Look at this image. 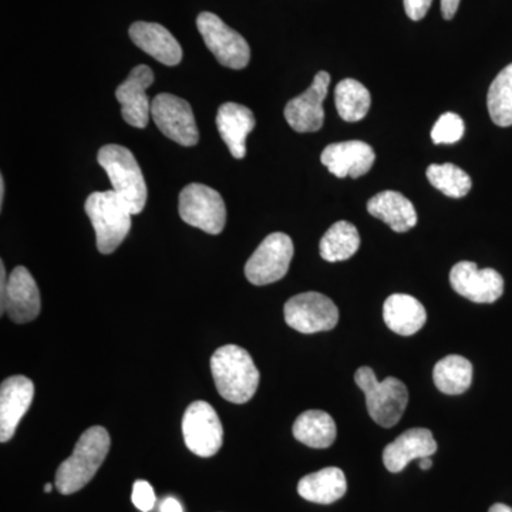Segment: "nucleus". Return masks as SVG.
I'll return each instance as SVG.
<instances>
[{"label": "nucleus", "mask_w": 512, "mask_h": 512, "mask_svg": "<svg viewBox=\"0 0 512 512\" xmlns=\"http://www.w3.org/2000/svg\"><path fill=\"white\" fill-rule=\"evenodd\" d=\"M464 121L456 113H444L431 130V140L434 144H456L464 136Z\"/></svg>", "instance_id": "c756f323"}, {"label": "nucleus", "mask_w": 512, "mask_h": 512, "mask_svg": "<svg viewBox=\"0 0 512 512\" xmlns=\"http://www.w3.org/2000/svg\"><path fill=\"white\" fill-rule=\"evenodd\" d=\"M84 210L96 232L97 249L110 255L123 244L131 229V211L113 190L90 194Z\"/></svg>", "instance_id": "7ed1b4c3"}, {"label": "nucleus", "mask_w": 512, "mask_h": 512, "mask_svg": "<svg viewBox=\"0 0 512 512\" xmlns=\"http://www.w3.org/2000/svg\"><path fill=\"white\" fill-rule=\"evenodd\" d=\"M178 211L188 225L211 235L221 234L227 222V208L220 192L204 184H190L181 191Z\"/></svg>", "instance_id": "423d86ee"}, {"label": "nucleus", "mask_w": 512, "mask_h": 512, "mask_svg": "<svg viewBox=\"0 0 512 512\" xmlns=\"http://www.w3.org/2000/svg\"><path fill=\"white\" fill-rule=\"evenodd\" d=\"M431 466H433V461H431L430 457L420 458V468L421 470H430Z\"/></svg>", "instance_id": "e433bc0d"}, {"label": "nucleus", "mask_w": 512, "mask_h": 512, "mask_svg": "<svg viewBox=\"0 0 512 512\" xmlns=\"http://www.w3.org/2000/svg\"><path fill=\"white\" fill-rule=\"evenodd\" d=\"M355 382L366 396L369 416L384 429L396 426L409 404V390L402 380L387 377L379 382L372 367L363 366L355 373Z\"/></svg>", "instance_id": "39448f33"}, {"label": "nucleus", "mask_w": 512, "mask_h": 512, "mask_svg": "<svg viewBox=\"0 0 512 512\" xmlns=\"http://www.w3.org/2000/svg\"><path fill=\"white\" fill-rule=\"evenodd\" d=\"M154 83V73L146 64L134 67L126 82L116 90L121 104V114L127 124L136 128H146L151 116V103L147 89Z\"/></svg>", "instance_id": "4468645a"}, {"label": "nucleus", "mask_w": 512, "mask_h": 512, "mask_svg": "<svg viewBox=\"0 0 512 512\" xmlns=\"http://www.w3.org/2000/svg\"><path fill=\"white\" fill-rule=\"evenodd\" d=\"M5 201V178L0 177V208L3 207Z\"/></svg>", "instance_id": "4c0bfd02"}, {"label": "nucleus", "mask_w": 512, "mask_h": 512, "mask_svg": "<svg viewBox=\"0 0 512 512\" xmlns=\"http://www.w3.org/2000/svg\"><path fill=\"white\" fill-rule=\"evenodd\" d=\"M35 397V384L26 376H10L0 387V441L13 439Z\"/></svg>", "instance_id": "2eb2a0df"}, {"label": "nucleus", "mask_w": 512, "mask_h": 512, "mask_svg": "<svg viewBox=\"0 0 512 512\" xmlns=\"http://www.w3.org/2000/svg\"><path fill=\"white\" fill-rule=\"evenodd\" d=\"M426 174L430 184L447 197H466L473 187L470 175L454 164H431Z\"/></svg>", "instance_id": "c85d7f7f"}, {"label": "nucleus", "mask_w": 512, "mask_h": 512, "mask_svg": "<svg viewBox=\"0 0 512 512\" xmlns=\"http://www.w3.org/2000/svg\"><path fill=\"white\" fill-rule=\"evenodd\" d=\"M330 74L319 72L301 96L295 97L286 104L285 119L296 133H315L325 121L323 101L328 96Z\"/></svg>", "instance_id": "ddd939ff"}, {"label": "nucleus", "mask_w": 512, "mask_h": 512, "mask_svg": "<svg viewBox=\"0 0 512 512\" xmlns=\"http://www.w3.org/2000/svg\"><path fill=\"white\" fill-rule=\"evenodd\" d=\"M42 311V301L35 278L25 268L16 266L9 275L8 292H6L5 306L0 313H8L9 318L18 325L32 322Z\"/></svg>", "instance_id": "dca6fc26"}, {"label": "nucleus", "mask_w": 512, "mask_h": 512, "mask_svg": "<svg viewBox=\"0 0 512 512\" xmlns=\"http://www.w3.org/2000/svg\"><path fill=\"white\" fill-rule=\"evenodd\" d=\"M256 126L254 113L238 103L222 104L217 114V127L229 153L237 160L247 156V137Z\"/></svg>", "instance_id": "aec40b11"}, {"label": "nucleus", "mask_w": 512, "mask_h": 512, "mask_svg": "<svg viewBox=\"0 0 512 512\" xmlns=\"http://www.w3.org/2000/svg\"><path fill=\"white\" fill-rule=\"evenodd\" d=\"M348 491L345 473L338 467H326L301 478L298 493L315 504H333Z\"/></svg>", "instance_id": "5701e85b"}, {"label": "nucleus", "mask_w": 512, "mask_h": 512, "mask_svg": "<svg viewBox=\"0 0 512 512\" xmlns=\"http://www.w3.org/2000/svg\"><path fill=\"white\" fill-rule=\"evenodd\" d=\"M433 380L441 393L458 396L466 393L473 383V365L460 355L444 357L434 366Z\"/></svg>", "instance_id": "393cba45"}, {"label": "nucleus", "mask_w": 512, "mask_h": 512, "mask_svg": "<svg viewBox=\"0 0 512 512\" xmlns=\"http://www.w3.org/2000/svg\"><path fill=\"white\" fill-rule=\"evenodd\" d=\"M131 501L136 505L137 510L141 512H150L156 505V493L150 483L144 480H138L133 485V494Z\"/></svg>", "instance_id": "7c9ffc66"}, {"label": "nucleus", "mask_w": 512, "mask_h": 512, "mask_svg": "<svg viewBox=\"0 0 512 512\" xmlns=\"http://www.w3.org/2000/svg\"><path fill=\"white\" fill-rule=\"evenodd\" d=\"M383 319L397 335L412 336L426 325L427 312L414 296L394 293L384 302Z\"/></svg>", "instance_id": "4be33fe9"}, {"label": "nucleus", "mask_w": 512, "mask_h": 512, "mask_svg": "<svg viewBox=\"0 0 512 512\" xmlns=\"http://www.w3.org/2000/svg\"><path fill=\"white\" fill-rule=\"evenodd\" d=\"M491 120L500 127L512 126V63L491 83L487 96Z\"/></svg>", "instance_id": "cd10ccee"}, {"label": "nucleus", "mask_w": 512, "mask_h": 512, "mask_svg": "<svg viewBox=\"0 0 512 512\" xmlns=\"http://www.w3.org/2000/svg\"><path fill=\"white\" fill-rule=\"evenodd\" d=\"M110 434L96 426L84 431L77 441L72 456L57 468L56 488L60 494L70 495L86 487L96 476L110 451Z\"/></svg>", "instance_id": "f03ea898"}, {"label": "nucleus", "mask_w": 512, "mask_h": 512, "mask_svg": "<svg viewBox=\"0 0 512 512\" xmlns=\"http://www.w3.org/2000/svg\"><path fill=\"white\" fill-rule=\"evenodd\" d=\"M461 0H441V13L443 18L451 20L456 16L458 6H460Z\"/></svg>", "instance_id": "473e14b6"}, {"label": "nucleus", "mask_w": 512, "mask_h": 512, "mask_svg": "<svg viewBox=\"0 0 512 512\" xmlns=\"http://www.w3.org/2000/svg\"><path fill=\"white\" fill-rule=\"evenodd\" d=\"M151 117L165 137L184 147H192L200 140L194 113L188 101L174 94H158L151 101Z\"/></svg>", "instance_id": "9b49d317"}, {"label": "nucleus", "mask_w": 512, "mask_h": 512, "mask_svg": "<svg viewBox=\"0 0 512 512\" xmlns=\"http://www.w3.org/2000/svg\"><path fill=\"white\" fill-rule=\"evenodd\" d=\"M52 491V484H46L45 485V493H50Z\"/></svg>", "instance_id": "58836bf2"}, {"label": "nucleus", "mask_w": 512, "mask_h": 512, "mask_svg": "<svg viewBox=\"0 0 512 512\" xmlns=\"http://www.w3.org/2000/svg\"><path fill=\"white\" fill-rule=\"evenodd\" d=\"M375 160L373 148L359 140L330 144L320 157L322 164L338 178L362 177L372 170Z\"/></svg>", "instance_id": "f3484780"}, {"label": "nucleus", "mask_w": 512, "mask_h": 512, "mask_svg": "<svg viewBox=\"0 0 512 512\" xmlns=\"http://www.w3.org/2000/svg\"><path fill=\"white\" fill-rule=\"evenodd\" d=\"M128 35L134 45L165 66H177L183 59L180 43L171 35L170 30L158 23L136 22L131 25Z\"/></svg>", "instance_id": "6ab92c4d"}, {"label": "nucleus", "mask_w": 512, "mask_h": 512, "mask_svg": "<svg viewBox=\"0 0 512 512\" xmlns=\"http://www.w3.org/2000/svg\"><path fill=\"white\" fill-rule=\"evenodd\" d=\"M293 437L305 446L328 448L338 437L335 420L322 410H308L293 424Z\"/></svg>", "instance_id": "b1692460"}, {"label": "nucleus", "mask_w": 512, "mask_h": 512, "mask_svg": "<svg viewBox=\"0 0 512 512\" xmlns=\"http://www.w3.org/2000/svg\"><path fill=\"white\" fill-rule=\"evenodd\" d=\"M406 15L414 22L424 19L431 8L433 0H403Z\"/></svg>", "instance_id": "2f4dec72"}, {"label": "nucleus", "mask_w": 512, "mask_h": 512, "mask_svg": "<svg viewBox=\"0 0 512 512\" xmlns=\"http://www.w3.org/2000/svg\"><path fill=\"white\" fill-rule=\"evenodd\" d=\"M437 451V441L427 429L404 431L393 443L384 448L383 463L390 473H400L417 458L431 457Z\"/></svg>", "instance_id": "a211bd4d"}, {"label": "nucleus", "mask_w": 512, "mask_h": 512, "mask_svg": "<svg viewBox=\"0 0 512 512\" xmlns=\"http://www.w3.org/2000/svg\"><path fill=\"white\" fill-rule=\"evenodd\" d=\"M360 242L355 225L348 221L336 222L320 239V256L328 262L348 261L359 251Z\"/></svg>", "instance_id": "a878e982"}, {"label": "nucleus", "mask_w": 512, "mask_h": 512, "mask_svg": "<svg viewBox=\"0 0 512 512\" xmlns=\"http://www.w3.org/2000/svg\"><path fill=\"white\" fill-rule=\"evenodd\" d=\"M197 28L205 45L222 66L234 70L245 69L248 66L251 60V49L247 40L239 35L237 30L225 25L217 15L202 12L197 18Z\"/></svg>", "instance_id": "6e6552de"}, {"label": "nucleus", "mask_w": 512, "mask_h": 512, "mask_svg": "<svg viewBox=\"0 0 512 512\" xmlns=\"http://www.w3.org/2000/svg\"><path fill=\"white\" fill-rule=\"evenodd\" d=\"M488 512H512V508L508 507V505L497 503L494 504Z\"/></svg>", "instance_id": "c9c22d12"}, {"label": "nucleus", "mask_w": 512, "mask_h": 512, "mask_svg": "<svg viewBox=\"0 0 512 512\" xmlns=\"http://www.w3.org/2000/svg\"><path fill=\"white\" fill-rule=\"evenodd\" d=\"M372 217L389 225L394 232H407L416 227L417 212L409 198L397 191H383L367 202Z\"/></svg>", "instance_id": "412c9836"}, {"label": "nucleus", "mask_w": 512, "mask_h": 512, "mask_svg": "<svg viewBox=\"0 0 512 512\" xmlns=\"http://www.w3.org/2000/svg\"><path fill=\"white\" fill-rule=\"evenodd\" d=\"M160 512H183V507L175 498L168 497L161 504Z\"/></svg>", "instance_id": "f704fd0d"}, {"label": "nucleus", "mask_w": 512, "mask_h": 512, "mask_svg": "<svg viewBox=\"0 0 512 512\" xmlns=\"http://www.w3.org/2000/svg\"><path fill=\"white\" fill-rule=\"evenodd\" d=\"M335 104L342 120L357 123L369 113L372 97L362 83L355 79H345L336 86Z\"/></svg>", "instance_id": "bb28decb"}, {"label": "nucleus", "mask_w": 512, "mask_h": 512, "mask_svg": "<svg viewBox=\"0 0 512 512\" xmlns=\"http://www.w3.org/2000/svg\"><path fill=\"white\" fill-rule=\"evenodd\" d=\"M292 258V239L284 232H274L261 242L248 259L245 276L252 285L274 284L288 274Z\"/></svg>", "instance_id": "1a4fd4ad"}, {"label": "nucleus", "mask_w": 512, "mask_h": 512, "mask_svg": "<svg viewBox=\"0 0 512 512\" xmlns=\"http://www.w3.org/2000/svg\"><path fill=\"white\" fill-rule=\"evenodd\" d=\"M97 161L109 175L113 191L126 202L131 214H140L146 208L148 192L134 154L126 147L109 144L100 148Z\"/></svg>", "instance_id": "20e7f679"}, {"label": "nucleus", "mask_w": 512, "mask_h": 512, "mask_svg": "<svg viewBox=\"0 0 512 512\" xmlns=\"http://www.w3.org/2000/svg\"><path fill=\"white\" fill-rule=\"evenodd\" d=\"M211 372L222 399L248 403L259 386V370L247 350L237 345L222 346L211 357Z\"/></svg>", "instance_id": "f257e3e1"}, {"label": "nucleus", "mask_w": 512, "mask_h": 512, "mask_svg": "<svg viewBox=\"0 0 512 512\" xmlns=\"http://www.w3.org/2000/svg\"><path fill=\"white\" fill-rule=\"evenodd\" d=\"M451 288L474 303H494L503 296L504 279L495 269H478L474 262H458L450 271Z\"/></svg>", "instance_id": "f8f14e48"}, {"label": "nucleus", "mask_w": 512, "mask_h": 512, "mask_svg": "<svg viewBox=\"0 0 512 512\" xmlns=\"http://www.w3.org/2000/svg\"><path fill=\"white\" fill-rule=\"evenodd\" d=\"M185 446L195 456H215L224 443V429L214 407L207 402H194L185 410L183 417Z\"/></svg>", "instance_id": "9d476101"}, {"label": "nucleus", "mask_w": 512, "mask_h": 512, "mask_svg": "<svg viewBox=\"0 0 512 512\" xmlns=\"http://www.w3.org/2000/svg\"><path fill=\"white\" fill-rule=\"evenodd\" d=\"M9 275L6 274L5 264L0 262V309L5 306L6 292H8Z\"/></svg>", "instance_id": "72a5a7b5"}, {"label": "nucleus", "mask_w": 512, "mask_h": 512, "mask_svg": "<svg viewBox=\"0 0 512 512\" xmlns=\"http://www.w3.org/2000/svg\"><path fill=\"white\" fill-rule=\"evenodd\" d=\"M285 322L296 332H328L339 322V309L328 296L318 292L299 293L285 303Z\"/></svg>", "instance_id": "0eeeda50"}]
</instances>
